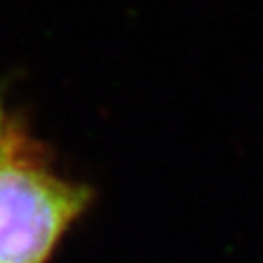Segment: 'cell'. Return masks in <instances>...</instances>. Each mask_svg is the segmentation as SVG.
<instances>
[{"label": "cell", "mask_w": 263, "mask_h": 263, "mask_svg": "<svg viewBox=\"0 0 263 263\" xmlns=\"http://www.w3.org/2000/svg\"><path fill=\"white\" fill-rule=\"evenodd\" d=\"M86 201V189L0 157V263H44Z\"/></svg>", "instance_id": "obj_1"}, {"label": "cell", "mask_w": 263, "mask_h": 263, "mask_svg": "<svg viewBox=\"0 0 263 263\" xmlns=\"http://www.w3.org/2000/svg\"><path fill=\"white\" fill-rule=\"evenodd\" d=\"M0 137H2V110H0Z\"/></svg>", "instance_id": "obj_2"}]
</instances>
